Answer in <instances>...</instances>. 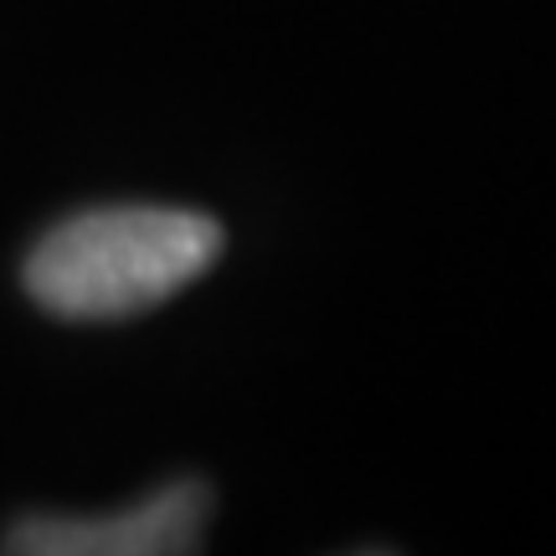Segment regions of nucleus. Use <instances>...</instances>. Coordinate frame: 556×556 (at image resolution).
I'll return each mask as SVG.
<instances>
[{"label":"nucleus","instance_id":"nucleus-1","mask_svg":"<svg viewBox=\"0 0 556 556\" xmlns=\"http://www.w3.org/2000/svg\"><path fill=\"white\" fill-rule=\"evenodd\" d=\"M222 222L180 206H99L58 222L26 258V294L58 319H135L222 258Z\"/></svg>","mask_w":556,"mask_h":556},{"label":"nucleus","instance_id":"nucleus-2","mask_svg":"<svg viewBox=\"0 0 556 556\" xmlns=\"http://www.w3.org/2000/svg\"><path fill=\"white\" fill-rule=\"evenodd\" d=\"M212 495L197 479L165 484L119 516H26L5 536L21 556H180L197 552Z\"/></svg>","mask_w":556,"mask_h":556}]
</instances>
